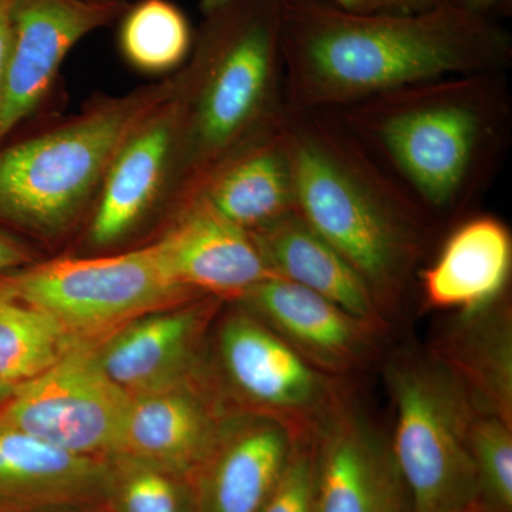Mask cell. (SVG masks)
Returning a JSON list of instances; mask_svg holds the SVG:
<instances>
[{
	"mask_svg": "<svg viewBox=\"0 0 512 512\" xmlns=\"http://www.w3.org/2000/svg\"><path fill=\"white\" fill-rule=\"evenodd\" d=\"M281 50L293 110H342L413 84L504 73L511 57L503 30L457 2L392 13L282 0Z\"/></svg>",
	"mask_w": 512,
	"mask_h": 512,
	"instance_id": "obj_1",
	"label": "cell"
},
{
	"mask_svg": "<svg viewBox=\"0 0 512 512\" xmlns=\"http://www.w3.org/2000/svg\"><path fill=\"white\" fill-rule=\"evenodd\" d=\"M285 133L296 211L355 269L387 320L427 255L434 218L335 111L286 107Z\"/></svg>",
	"mask_w": 512,
	"mask_h": 512,
	"instance_id": "obj_2",
	"label": "cell"
},
{
	"mask_svg": "<svg viewBox=\"0 0 512 512\" xmlns=\"http://www.w3.org/2000/svg\"><path fill=\"white\" fill-rule=\"evenodd\" d=\"M332 111L433 218L484 191L511 113L503 73L444 77Z\"/></svg>",
	"mask_w": 512,
	"mask_h": 512,
	"instance_id": "obj_3",
	"label": "cell"
},
{
	"mask_svg": "<svg viewBox=\"0 0 512 512\" xmlns=\"http://www.w3.org/2000/svg\"><path fill=\"white\" fill-rule=\"evenodd\" d=\"M241 0L217 12L181 103L184 163L208 175L285 119L282 0Z\"/></svg>",
	"mask_w": 512,
	"mask_h": 512,
	"instance_id": "obj_4",
	"label": "cell"
},
{
	"mask_svg": "<svg viewBox=\"0 0 512 512\" xmlns=\"http://www.w3.org/2000/svg\"><path fill=\"white\" fill-rule=\"evenodd\" d=\"M178 82L107 101L70 123L0 150V218L39 234L72 224L130 134Z\"/></svg>",
	"mask_w": 512,
	"mask_h": 512,
	"instance_id": "obj_5",
	"label": "cell"
},
{
	"mask_svg": "<svg viewBox=\"0 0 512 512\" xmlns=\"http://www.w3.org/2000/svg\"><path fill=\"white\" fill-rule=\"evenodd\" d=\"M394 461L412 512H451L477 504L471 427L478 413L450 373L427 353L390 357Z\"/></svg>",
	"mask_w": 512,
	"mask_h": 512,
	"instance_id": "obj_6",
	"label": "cell"
},
{
	"mask_svg": "<svg viewBox=\"0 0 512 512\" xmlns=\"http://www.w3.org/2000/svg\"><path fill=\"white\" fill-rule=\"evenodd\" d=\"M0 293L46 313L87 343L195 295L168 274L156 245L90 259H57L0 278Z\"/></svg>",
	"mask_w": 512,
	"mask_h": 512,
	"instance_id": "obj_7",
	"label": "cell"
},
{
	"mask_svg": "<svg viewBox=\"0 0 512 512\" xmlns=\"http://www.w3.org/2000/svg\"><path fill=\"white\" fill-rule=\"evenodd\" d=\"M217 330L218 369L244 410L265 414L301 434H313L345 382L326 375L239 302Z\"/></svg>",
	"mask_w": 512,
	"mask_h": 512,
	"instance_id": "obj_8",
	"label": "cell"
},
{
	"mask_svg": "<svg viewBox=\"0 0 512 512\" xmlns=\"http://www.w3.org/2000/svg\"><path fill=\"white\" fill-rule=\"evenodd\" d=\"M133 397L104 373L94 348L79 343L39 376L20 383L0 427L96 457L119 454Z\"/></svg>",
	"mask_w": 512,
	"mask_h": 512,
	"instance_id": "obj_9",
	"label": "cell"
},
{
	"mask_svg": "<svg viewBox=\"0 0 512 512\" xmlns=\"http://www.w3.org/2000/svg\"><path fill=\"white\" fill-rule=\"evenodd\" d=\"M313 512H412L390 437L345 390L313 431Z\"/></svg>",
	"mask_w": 512,
	"mask_h": 512,
	"instance_id": "obj_10",
	"label": "cell"
},
{
	"mask_svg": "<svg viewBox=\"0 0 512 512\" xmlns=\"http://www.w3.org/2000/svg\"><path fill=\"white\" fill-rule=\"evenodd\" d=\"M120 10L117 0H15L0 143L42 103L70 50Z\"/></svg>",
	"mask_w": 512,
	"mask_h": 512,
	"instance_id": "obj_11",
	"label": "cell"
},
{
	"mask_svg": "<svg viewBox=\"0 0 512 512\" xmlns=\"http://www.w3.org/2000/svg\"><path fill=\"white\" fill-rule=\"evenodd\" d=\"M326 375L345 380L370 365L383 328L318 293L269 276L238 301Z\"/></svg>",
	"mask_w": 512,
	"mask_h": 512,
	"instance_id": "obj_12",
	"label": "cell"
},
{
	"mask_svg": "<svg viewBox=\"0 0 512 512\" xmlns=\"http://www.w3.org/2000/svg\"><path fill=\"white\" fill-rule=\"evenodd\" d=\"M207 376L133 397L119 454L158 470H200L211 456L227 412Z\"/></svg>",
	"mask_w": 512,
	"mask_h": 512,
	"instance_id": "obj_13",
	"label": "cell"
},
{
	"mask_svg": "<svg viewBox=\"0 0 512 512\" xmlns=\"http://www.w3.org/2000/svg\"><path fill=\"white\" fill-rule=\"evenodd\" d=\"M214 301L178 305L131 320L94 348L101 369L130 397L161 392L200 375L198 349Z\"/></svg>",
	"mask_w": 512,
	"mask_h": 512,
	"instance_id": "obj_14",
	"label": "cell"
},
{
	"mask_svg": "<svg viewBox=\"0 0 512 512\" xmlns=\"http://www.w3.org/2000/svg\"><path fill=\"white\" fill-rule=\"evenodd\" d=\"M181 288L238 301L269 276L251 235L222 218L197 195L156 244Z\"/></svg>",
	"mask_w": 512,
	"mask_h": 512,
	"instance_id": "obj_15",
	"label": "cell"
},
{
	"mask_svg": "<svg viewBox=\"0 0 512 512\" xmlns=\"http://www.w3.org/2000/svg\"><path fill=\"white\" fill-rule=\"evenodd\" d=\"M302 437L305 434L275 417L229 413L201 467L205 512H261Z\"/></svg>",
	"mask_w": 512,
	"mask_h": 512,
	"instance_id": "obj_16",
	"label": "cell"
},
{
	"mask_svg": "<svg viewBox=\"0 0 512 512\" xmlns=\"http://www.w3.org/2000/svg\"><path fill=\"white\" fill-rule=\"evenodd\" d=\"M180 136L181 103L173 96L124 141L101 183L90 225L94 245L120 241L143 220L163 188Z\"/></svg>",
	"mask_w": 512,
	"mask_h": 512,
	"instance_id": "obj_17",
	"label": "cell"
},
{
	"mask_svg": "<svg viewBox=\"0 0 512 512\" xmlns=\"http://www.w3.org/2000/svg\"><path fill=\"white\" fill-rule=\"evenodd\" d=\"M429 353L478 413L512 426V311L507 293L477 311L454 313Z\"/></svg>",
	"mask_w": 512,
	"mask_h": 512,
	"instance_id": "obj_18",
	"label": "cell"
},
{
	"mask_svg": "<svg viewBox=\"0 0 512 512\" xmlns=\"http://www.w3.org/2000/svg\"><path fill=\"white\" fill-rule=\"evenodd\" d=\"M512 266V239L507 225L480 215L458 225L436 259L420 271L427 308L473 312L507 293Z\"/></svg>",
	"mask_w": 512,
	"mask_h": 512,
	"instance_id": "obj_19",
	"label": "cell"
},
{
	"mask_svg": "<svg viewBox=\"0 0 512 512\" xmlns=\"http://www.w3.org/2000/svg\"><path fill=\"white\" fill-rule=\"evenodd\" d=\"M194 195L248 234L296 210L285 119L218 165Z\"/></svg>",
	"mask_w": 512,
	"mask_h": 512,
	"instance_id": "obj_20",
	"label": "cell"
},
{
	"mask_svg": "<svg viewBox=\"0 0 512 512\" xmlns=\"http://www.w3.org/2000/svg\"><path fill=\"white\" fill-rule=\"evenodd\" d=\"M249 235L272 275L318 293L357 318L386 328L387 320L363 279L298 211Z\"/></svg>",
	"mask_w": 512,
	"mask_h": 512,
	"instance_id": "obj_21",
	"label": "cell"
},
{
	"mask_svg": "<svg viewBox=\"0 0 512 512\" xmlns=\"http://www.w3.org/2000/svg\"><path fill=\"white\" fill-rule=\"evenodd\" d=\"M100 471L96 457L72 453L23 431L0 427V504L83 490Z\"/></svg>",
	"mask_w": 512,
	"mask_h": 512,
	"instance_id": "obj_22",
	"label": "cell"
},
{
	"mask_svg": "<svg viewBox=\"0 0 512 512\" xmlns=\"http://www.w3.org/2000/svg\"><path fill=\"white\" fill-rule=\"evenodd\" d=\"M79 343L46 313L0 293V380L28 382Z\"/></svg>",
	"mask_w": 512,
	"mask_h": 512,
	"instance_id": "obj_23",
	"label": "cell"
},
{
	"mask_svg": "<svg viewBox=\"0 0 512 512\" xmlns=\"http://www.w3.org/2000/svg\"><path fill=\"white\" fill-rule=\"evenodd\" d=\"M119 43L127 62L140 72H170L190 52V25L168 0H141L124 16Z\"/></svg>",
	"mask_w": 512,
	"mask_h": 512,
	"instance_id": "obj_24",
	"label": "cell"
},
{
	"mask_svg": "<svg viewBox=\"0 0 512 512\" xmlns=\"http://www.w3.org/2000/svg\"><path fill=\"white\" fill-rule=\"evenodd\" d=\"M477 504L484 512H512V426L477 413L471 427Z\"/></svg>",
	"mask_w": 512,
	"mask_h": 512,
	"instance_id": "obj_25",
	"label": "cell"
},
{
	"mask_svg": "<svg viewBox=\"0 0 512 512\" xmlns=\"http://www.w3.org/2000/svg\"><path fill=\"white\" fill-rule=\"evenodd\" d=\"M312 436L298 441L281 480L261 512H313Z\"/></svg>",
	"mask_w": 512,
	"mask_h": 512,
	"instance_id": "obj_26",
	"label": "cell"
},
{
	"mask_svg": "<svg viewBox=\"0 0 512 512\" xmlns=\"http://www.w3.org/2000/svg\"><path fill=\"white\" fill-rule=\"evenodd\" d=\"M124 512H181V498L173 481L158 468L137 463L121 488Z\"/></svg>",
	"mask_w": 512,
	"mask_h": 512,
	"instance_id": "obj_27",
	"label": "cell"
},
{
	"mask_svg": "<svg viewBox=\"0 0 512 512\" xmlns=\"http://www.w3.org/2000/svg\"><path fill=\"white\" fill-rule=\"evenodd\" d=\"M13 6H15V0H0V109H2L6 72H8Z\"/></svg>",
	"mask_w": 512,
	"mask_h": 512,
	"instance_id": "obj_28",
	"label": "cell"
},
{
	"mask_svg": "<svg viewBox=\"0 0 512 512\" xmlns=\"http://www.w3.org/2000/svg\"><path fill=\"white\" fill-rule=\"evenodd\" d=\"M457 0H379L376 12L419 13Z\"/></svg>",
	"mask_w": 512,
	"mask_h": 512,
	"instance_id": "obj_29",
	"label": "cell"
},
{
	"mask_svg": "<svg viewBox=\"0 0 512 512\" xmlns=\"http://www.w3.org/2000/svg\"><path fill=\"white\" fill-rule=\"evenodd\" d=\"M232 2H237V0H202V10L207 15H211ZM329 2L339 8L352 10V12H375L379 5V0H329Z\"/></svg>",
	"mask_w": 512,
	"mask_h": 512,
	"instance_id": "obj_30",
	"label": "cell"
},
{
	"mask_svg": "<svg viewBox=\"0 0 512 512\" xmlns=\"http://www.w3.org/2000/svg\"><path fill=\"white\" fill-rule=\"evenodd\" d=\"M26 261H28V256L23 249L6 235L0 234V274L19 268Z\"/></svg>",
	"mask_w": 512,
	"mask_h": 512,
	"instance_id": "obj_31",
	"label": "cell"
},
{
	"mask_svg": "<svg viewBox=\"0 0 512 512\" xmlns=\"http://www.w3.org/2000/svg\"><path fill=\"white\" fill-rule=\"evenodd\" d=\"M501 2H504V0H457L458 5L463 6L468 12L480 16H485L488 10L500 5Z\"/></svg>",
	"mask_w": 512,
	"mask_h": 512,
	"instance_id": "obj_32",
	"label": "cell"
},
{
	"mask_svg": "<svg viewBox=\"0 0 512 512\" xmlns=\"http://www.w3.org/2000/svg\"><path fill=\"white\" fill-rule=\"evenodd\" d=\"M20 383L6 382V380H0V414L5 409L6 404L12 399L16 389H18Z\"/></svg>",
	"mask_w": 512,
	"mask_h": 512,
	"instance_id": "obj_33",
	"label": "cell"
},
{
	"mask_svg": "<svg viewBox=\"0 0 512 512\" xmlns=\"http://www.w3.org/2000/svg\"><path fill=\"white\" fill-rule=\"evenodd\" d=\"M451 512H484L483 508L478 504L470 505V507L464 508V510L451 511Z\"/></svg>",
	"mask_w": 512,
	"mask_h": 512,
	"instance_id": "obj_34",
	"label": "cell"
}]
</instances>
